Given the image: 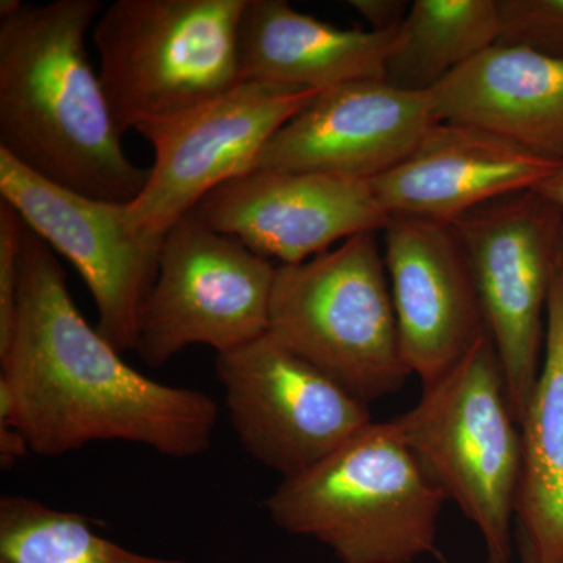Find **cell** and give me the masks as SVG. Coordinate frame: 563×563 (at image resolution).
<instances>
[{"instance_id": "cell-17", "label": "cell", "mask_w": 563, "mask_h": 563, "mask_svg": "<svg viewBox=\"0 0 563 563\" xmlns=\"http://www.w3.org/2000/svg\"><path fill=\"white\" fill-rule=\"evenodd\" d=\"M399 29H340L287 0H247L239 31L242 80L310 91L384 80Z\"/></svg>"}, {"instance_id": "cell-12", "label": "cell", "mask_w": 563, "mask_h": 563, "mask_svg": "<svg viewBox=\"0 0 563 563\" xmlns=\"http://www.w3.org/2000/svg\"><path fill=\"white\" fill-rule=\"evenodd\" d=\"M207 224L282 265H299L390 214L372 181L333 174L258 169L225 181L195 209Z\"/></svg>"}, {"instance_id": "cell-20", "label": "cell", "mask_w": 563, "mask_h": 563, "mask_svg": "<svg viewBox=\"0 0 563 563\" xmlns=\"http://www.w3.org/2000/svg\"><path fill=\"white\" fill-rule=\"evenodd\" d=\"M96 526L103 525L25 496H2L0 563H187L135 553Z\"/></svg>"}, {"instance_id": "cell-1", "label": "cell", "mask_w": 563, "mask_h": 563, "mask_svg": "<svg viewBox=\"0 0 563 563\" xmlns=\"http://www.w3.org/2000/svg\"><path fill=\"white\" fill-rule=\"evenodd\" d=\"M218 406L152 380L77 310L57 254L24 225L13 336L0 354V424L32 453L60 457L95 442L143 444L173 459L211 446Z\"/></svg>"}, {"instance_id": "cell-5", "label": "cell", "mask_w": 563, "mask_h": 563, "mask_svg": "<svg viewBox=\"0 0 563 563\" xmlns=\"http://www.w3.org/2000/svg\"><path fill=\"white\" fill-rule=\"evenodd\" d=\"M268 335L369 406L409 379L377 232L280 265Z\"/></svg>"}, {"instance_id": "cell-15", "label": "cell", "mask_w": 563, "mask_h": 563, "mask_svg": "<svg viewBox=\"0 0 563 563\" xmlns=\"http://www.w3.org/2000/svg\"><path fill=\"white\" fill-rule=\"evenodd\" d=\"M561 166L481 129L437 122L412 154L372 187L390 217L453 224L484 203L532 191Z\"/></svg>"}, {"instance_id": "cell-14", "label": "cell", "mask_w": 563, "mask_h": 563, "mask_svg": "<svg viewBox=\"0 0 563 563\" xmlns=\"http://www.w3.org/2000/svg\"><path fill=\"white\" fill-rule=\"evenodd\" d=\"M431 92L362 80L320 91L255 158L251 172L374 180L406 161L437 124Z\"/></svg>"}, {"instance_id": "cell-3", "label": "cell", "mask_w": 563, "mask_h": 563, "mask_svg": "<svg viewBox=\"0 0 563 563\" xmlns=\"http://www.w3.org/2000/svg\"><path fill=\"white\" fill-rule=\"evenodd\" d=\"M444 501L390 420L282 479L265 507L277 528L317 540L342 563H413L435 551Z\"/></svg>"}, {"instance_id": "cell-19", "label": "cell", "mask_w": 563, "mask_h": 563, "mask_svg": "<svg viewBox=\"0 0 563 563\" xmlns=\"http://www.w3.org/2000/svg\"><path fill=\"white\" fill-rule=\"evenodd\" d=\"M499 0H415L388 58L385 81L431 92L455 69L498 44Z\"/></svg>"}, {"instance_id": "cell-16", "label": "cell", "mask_w": 563, "mask_h": 563, "mask_svg": "<svg viewBox=\"0 0 563 563\" xmlns=\"http://www.w3.org/2000/svg\"><path fill=\"white\" fill-rule=\"evenodd\" d=\"M440 122L481 129L563 163V60L495 44L431 91Z\"/></svg>"}, {"instance_id": "cell-24", "label": "cell", "mask_w": 563, "mask_h": 563, "mask_svg": "<svg viewBox=\"0 0 563 563\" xmlns=\"http://www.w3.org/2000/svg\"><path fill=\"white\" fill-rule=\"evenodd\" d=\"M31 451V444L20 429L11 424H0V466L3 472H10Z\"/></svg>"}, {"instance_id": "cell-21", "label": "cell", "mask_w": 563, "mask_h": 563, "mask_svg": "<svg viewBox=\"0 0 563 563\" xmlns=\"http://www.w3.org/2000/svg\"><path fill=\"white\" fill-rule=\"evenodd\" d=\"M498 44L563 60V0H499Z\"/></svg>"}, {"instance_id": "cell-6", "label": "cell", "mask_w": 563, "mask_h": 563, "mask_svg": "<svg viewBox=\"0 0 563 563\" xmlns=\"http://www.w3.org/2000/svg\"><path fill=\"white\" fill-rule=\"evenodd\" d=\"M247 0H114L99 14V77L121 133L165 120L242 84Z\"/></svg>"}, {"instance_id": "cell-18", "label": "cell", "mask_w": 563, "mask_h": 563, "mask_svg": "<svg viewBox=\"0 0 563 563\" xmlns=\"http://www.w3.org/2000/svg\"><path fill=\"white\" fill-rule=\"evenodd\" d=\"M520 431L517 529L539 563H563V262L551 285L543 363Z\"/></svg>"}, {"instance_id": "cell-27", "label": "cell", "mask_w": 563, "mask_h": 563, "mask_svg": "<svg viewBox=\"0 0 563 563\" xmlns=\"http://www.w3.org/2000/svg\"><path fill=\"white\" fill-rule=\"evenodd\" d=\"M22 7H24V3L21 0H2L0 2V20L14 16V14L20 13Z\"/></svg>"}, {"instance_id": "cell-8", "label": "cell", "mask_w": 563, "mask_h": 563, "mask_svg": "<svg viewBox=\"0 0 563 563\" xmlns=\"http://www.w3.org/2000/svg\"><path fill=\"white\" fill-rule=\"evenodd\" d=\"M451 225L472 266L520 424L542 366L543 320L562 263L563 211L523 191L484 203Z\"/></svg>"}, {"instance_id": "cell-26", "label": "cell", "mask_w": 563, "mask_h": 563, "mask_svg": "<svg viewBox=\"0 0 563 563\" xmlns=\"http://www.w3.org/2000/svg\"><path fill=\"white\" fill-rule=\"evenodd\" d=\"M515 543H517L518 563H539L536 554H533L531 544H529L528 539H526L525 533L520 529H517V533H515Z\"/></svg>"}, {"instance_id": "cell-10", "label": "cell", "mask_w": 563, "mask_h": 563, "mask_svg": "<svg viewBox=\"0 0 563 563\" xmlns=\"http://www.w3.org/2000/svg\"><path fill=\"white\" fill-rule=\"evenodd\" d=\"M243 450L282 479L309 472L373 424L369 406L266 333L217 354Z\"/></svg>"}, {"instance_id": "cell-4", "label": "cell", "mask_w": 563, "mask_h": 563, "mask_svg": "<svg viewBox=\"0 0 563 563\" xmlns=\"http://www.w3.org/2000/svg\"><path fill=\"white\" fill-rule=\"evenodd\" d=\"M391 421L422 470L476 526L487 563L512 562L523 448L490 333Z\"/></svg>"}, {"instance_id": "cell-23", "label": "cell", "mask_w": 563, "mask_h": 563, "mask_svg": "<svg viewBox=\"0 0 563 563\" xmlns=\"http://www.w3.org/2000/svg\"><path fill=\"white\" fill-rule=\"evenodd\" d=\"M347 3L365 18L374 32L399 27L410 9L404 0H350Z\"/></svg>"}, {"instance_id": "cell-9", "label": "cell", "mask_w": 563, "mask_h": 563, "mask_svg": "<svg viewBox=\"0 0 563 563\" xmlns=\"http://www.w3.org/2000/svg\"><path fill=\"white\" fill-rule=\"evenodd\" d=\"M318 92L242 81L195 109L139 125L154 165L144 190L128 203L132 224L165 235L211 191L251 173L274 133Z\"/></svg>"}, {"instance_id": "cell-22", "label": "cell", "mask_w": 563, "mask_h": 563, "mask_svg": "<svg viewBox=\"0 0 563 563\" xmlns=\"http://www.w3.org/2000/svg\"><path fill=\"white\" fill-rule=\"evenodd\" d=\"M24 225L21 214L0 199V354L9 347L16 321Z\"/></svg>"}, {"instance_id": "cell-28", "label": "cell", "mask_w": 563, "mask_h": 563, "mask_svg": "<svg viewBox=\"0 0 563 563\" xmlns=\"http://www.w3.org/2000/svg\"><path fill=\"white\" fill-rule=\"evenodd\" d=\"M562 262H563V235H562Z\"/></svg>"}, {"instance_id": "cell-11", "label": "cell", "mask_w": 563, "mask_h": 563, "mask_svg": "<svg viewBox=\"0 0 563 563\" xmlns=\"http://www.w3.org/2000/svg\"><path fill=\"white\" fill-rule=\"evenodd\" d=\"M0 199L55 254L73 263L99 313L98 331L136 351L141 318L161 269L165 235L139 231L128 203L99 201L41 179L0 151Z\"/></svg>"}, {"instance_id": "cell-7", "label": "cell", "mask_w": 563, "mask_h": 563, "mask_svg": "<svg viewBox=\"0 0 563 563\" xmlns=\"http://www.w3.org/2000/svg\"><path fill=\"white\" fill-rule=\"evenodd\" d=\"M277 268L196 213L166 232L161 269L143 318L136 352L151 368L202 344L217 354L268 333Z\"/></svg>"}, {"instance_id": "cell-2", "label": "cell", "mask_w": 563, "mask_h": 563, "mask_svg": "<svg viewBox=\"0 0 563 563\" xmlns=\"http://www.w3.org/2000/svg\"><path fill=\"white\" fill-rule=\"evenodd\" d=\"M101 11V0H54L0 20V151L66 190L131 203L150 168L125 154L88 57Z\"/></svg>"}, {"instance_id": "cell-25", "label": "cell", "mask_w": 563, "mask_h": 563, "mask_svg": "<svg viewBox=\"0 0 563 563\" xmlns=\"http://www.w3.org/2000/svg\"><path fill=\"white\" fill-rule=\"evenodd\" d=\"M532 191L543 196L544 199L553 202L555 207H559V209L563 211V163L561 168H559L550 179L544 180L543 184L533 188Z\"/></svg>"}, {"instance_id": "cell-13", "label": "cell", "mask_w": 563, "mask_h": 563, "mask_svg": "<svg viewBox=\"0 0 563 563\" xmlns=\"http://www.w3.org/2000/svg\"><path fill=\"white\" fill-rule=\"evenodd\" d=\"M383 232L402 358L426 387L488 332L479 291L453 225L395 214Z\"/></svg>"}]
</instances>
